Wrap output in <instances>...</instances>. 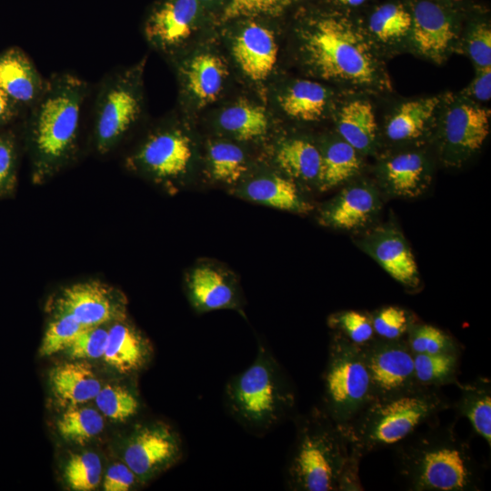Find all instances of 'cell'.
Listing matches in <instances>:
<instances>
[{
  "label": "cell",
  "mask_w": 491,
  "mask_h": 491,
  "mask_svg": "<svg viewBox=\"0 0 491 491\" xmlns=\"http://www.w3.org/2000/svg\"><path fill=\"white\" fill-rule=\"evenodd\" d=\"M455 421L439 419L417 429L392 448L398 478L410 491H479L484 471Z\"/></svg>",
  "instance_id": "cell-1"
},
{
  "label": "cell",
  "mask_w": 491,
  "mask_h": 491,
  "mask_svg": "<svg viewBox=\"0 0 491 491\" xmlns=\"http://www.w3.org/2000/svg\"><path fill=\"white\" fill-rule=\"evenodd\" d=\"M88 95V83L75 74L56 72L46 77L43 94L29 108L27 124L35 183L52 178L75 157Z\"/></svg>",
  "instance_id": "cell-2"
},
{
  "label": "cell",
  "mask_w": 491,
  "mask_h": 491,
  "mask_svg": "<svg viewBox=\"0 0 491 491\" xmlns=\"http://www.w3.org/2000/svg\"><path fill=\"white\" fill-rule=\"evenodd\" d=\"M452 403L441 388L417 386L407 392L371 399L342 426L350 447L362 456L393 447L422 426L438 419Z\"/></svg>",
  "instance_id": "cell-3"
},
{
  "label": "cell",
  "mask_w": 491,
  "mask_h": 491,
  "mask_svg": "<svg viewBox=\"0 0 491 491\" xmlns=\"http://www.w3.org/2000/svg\"><path fill=\"white\" fill-rule=\"evenodd\" d=\"M224 399L231 417L256 436L268 433L288 418L296 402L287 375L260 342L252 364L225 384Z\"/></svg>",
  "instance_id": "cell-4"
},
{
  "label": "cell",
  "mask_w": 491,
  "mask_h": 491,
  "mask_svg": "<svg viewBox=\"0 0 491 491\" xmlns=\"http://www.w3.org/2000/svg\"><path fill=\"white\" fill-rule=\"evenodd\" d=\"M296 436L285 470L292 491H338L351 448L343 426L320 406L296 416Z\"/></svg>",
  "instance_id": "cell-5"
},
{
  "label": "cell",
  "mask_w": 491,
  "mask_h": 491,
  "mask_svg": "<svg viewBox=\"0 0 491 491\" xmlns=\"http://www.w3.org/2000/svg\"><path fill=\"white\" fill-rule=\"evenodd\" d=\"M302 47L309 66L326 80L364 88L386 83L371 43L345 18L314 22L303 35Z\"/></svg>",
  "instance_id": "cell-6"
},
{
  "label": "cell",
  "mask_w": 491,
  "mask_h": 491,
  "mask_svg": "<svg viewBox=\"0 0 491 491\" xmlns=\"http://www.w3.org/2000/svg\"><path fill=\"white\" fill-rule=\"evenodd\" d=\"M323 411L346 425L372 399V387L362 349L332 334L322 376Z\"/></svg>",
  "instance_id": "cell-7"
},
{
  "label": "cell",
  "mask_w": 491,
  "mask_h": 491,
  "mask_svg": "<svg viewBox=\"0 0 491 491\" xmlns=\"http://www.w3.org/2000/svg\"><path fill=\"white\" fill-rule=\"evenodd\" d=\"M142 112L141 67L114 70L99 83L93 111V143L99 155L110 153Z\"/></svg>",
  "instance_id": "cell-8"
},
{
  "label": "cell",
  "mask_w": 491,
  "mask_h": 491,
  "mask_svg": "<svg viewBox=\"0 0 491 491\" xmlns=\"http://www.w3.org/2000/svg\"><path fill=\"white\" fill-rule=\"evenodd\" d=\"M182 456L179 434L162 421L135 426L122 453L123 461L143 484L175 466Z\"/></svg>",
  "instance_id": "cell-9"
},
{
  "label": "cell",
  "mask_w": 491,
  "mask_h": 491,
  "mask_svg": "<svg viewBox=\"0 0 491 491\" xmlns=\"http://www.w3.org/2000/svg\"><path fill=\"white\" fill-rule=\"evenodd\" d=\"M193 157L191 139L181 129L164 126L151 133L127 157L126 165L158 182L181 177Z\"/></svg>",
  "instance_id": "cell-10"
},
{
  "label": "cell",
  "mask_w": 491,
  "mask_h": 491,
  "mask_svg": "<svg viewBox=\"0 0 491 491\" xmlns=\"http://www.w3.org/2000/svg\"><path fill=\"white\" fill-rule=\"evenodd\" d=\"M361 349L370 378L372 399L396 396L417 386L414 356L405 340L376 337Z\"/></svg>",
  "instance_id": "cell-11"
},
{
  "label": "cell",
  "mask_w": 491,
  "mask_h": 491,
  "mask_svg": "<svg viewBox=\"0 0 491 491\" xmlns=\"http://www.w3.org/2000/svg\"><path fill=\"white\" fill-rule=\"evenodd\" d=\"M126 305L119 290L87 281L63 288L52 304V311L68 314L84 327H91L126 319Z\"/></svg>",
  "instance_id": "cell-12"
},
{
  "label": "cell",
  "mask_w": 491,
  "mask_h": 491,
  "mask_svg": "<svg viewBox=\"0 0 491 491\" xmlns=\"http://www.w3.org/2000/svg\"><path fill=\"white\" fill-rule=\"evenodd\" d=\"M199 0H163L147 16L144 33L155 48L173 53L190 37L200 16Z\"/></svg>",
  "instance_id": "cell-13"
},
{
  "label": "cell",
  "mask_w": 491,
  "mask_h": 491,
  "mask_svg": "<svg viewBox=\"0 0 491 491\" xmlns=\"http://www.w3.org/2000/svg\"><path fill=\"white\" fill-rule=\"evenodd\" d=\"M489 110L468 104L447 110L442 145L448 160L458 163L481 148L489 133Z\"/></svg>",
  "instance_id": "cell-14"
},
{
  "label": "cell",
  "mask_w": 491,
  "mask_h": 491,
  "mask_svg": "<svg viewBox=\"0 0 491 491\" xmlns=\"http://www.w3.org/2000/svg\"><path fill=\"white\" fill-rule=\"evenodd\" d=\"M360 246L404 286L416 289L420 283L415 257L402 234L393 227H380L367 234Z\"/></svg>",
  "instance_id": "cell-15"
},
{
  "label": "cell",
  "mask_w": 491,
  "mask_h": 491,
  "mask_svg": "<svg viewBox=\"0 0 491 491\" xmlns=\"http://www.w3.org/2000/svg\"><path fill=\"white\" fill-rule=\"evenodd\" d=\"M411 15L410 32L416 50L435 61L444 59L455 39L454 26L448 15L430 1L418 2Z\"/></svg>",
  "instance_id": "cell-16"
},
{
  "label": "cell",
  "mask_w": 491,
  "mask_h": 491,
  "mask_svg": "<svg viewBox=\"0 0 491 491\" xmlns=\"http://www.w3.org/2000/svg\"><path fill=\"white\" fill-rule=\"evenodd\" d=\"M153 356L150 341L126 319L114 322L107 329L104 361L121 375L145 369Z\"/></svg>",
  "instance_id": "cell-17"
},
{
  "label": "cell",
  "mask_w": 491,
  "mask_h": 491,
  "mask_svg": "<svg viewBox=\"0 0 491 491\" xmlns=\"http://www.w3.org/2000/svg\"><path fill=\"white\" fill-rule=\"evenodd\" d=\"M46 77L18 48L0 54V88L19 106L30 108L41 96Z\"/></svg>",
  "instance_id": "cell-18"
},
{
  "label": "cell",
  "mask_w": 491,
  "mask_h": 491,
  "mask_svg": "<svg viewBox=\"0 0 491 491\" xmlns=\"http://www.w3.org/2000/svg\"><path fill=\"white\" fill-rule=\"evenodd\" d=\"M233 53L244 74L252 80L261 81L273 71L277 58V45L271 30L252 23L235 37Z\"/></svg>",
  "instance_id": "cell-19"
},
{
  "label": "cell",
  "mask_w": 491,
  "mask_h": 491,
  "mask_svg": "<svg viewBox=\"0 0 491 491\" xmlns=\"http://www.w3.org/2000/svg\"><path fill=\"white\" fill-rule=\"evenodd\" d=\"M376 191L366 184L345 188L324 209L323 222L334 228L351 230L364 226L379 209Z\"/></svg>",
  "instance_id": "cell-20"
},
{
  "label": "cell",
  "mask_w": 491,
  "mask_h": 491,
  "mask_svg": "<svg viewBox=\"0 0 491 491\" xmlns=\"http://www.w3.org/2000/svg\"><path fill=\"white\" fill-rule=\"evenodd\" d=\"M178 69L187 95L200 105L216 99L227 76L223 60L210 52L189 57L179 65Z\"/></svg>",
  "instance_id": "cell-21"
},
{
  "label": "cell",
  "mask_w": 491,
  "mask_h": 491,
  "mask_svg": "<svg viewBox=\"0 0 491 491\" xmlns=\"http://www.w3.org/2000/svg\"><path fill=\"white\" fill-rule=\"evenodd\" d=\"M49 383L53 396L65 407L95 399L102 387L92 366L83 360L63 363L52 368Z\"/></svg>",
  "instance_id": "cell-22"
},
{
  "label": "cell",
  "mask_w": 491,
  "mask_h": 491,
  "mask_svg": "<svg viewBox=\"0 0 491 491\" xmlns=\"http://www.w3.org/2000/svg\"><path fill=\"white\" fill-rule=\"evenodd\" d=\"M189 300L198 312L235 308L239 305L234 284L223 274L208 266L194 269L187 279Z\"/></svg>",
  "instance_id": "cell-23"
},
{
  "label": "cell",
  "mask_w": 491,
  "mask_h": 491,
  "mask_svg": "<svg viewBox=\"0 0 491 491\" xmlns=\"http://www.w3.org/2000/svg\"><path fill=\"white\" fill-rule=\"evenodd\" d=\"M381 175L386 189L402 197L418 195L429 181L426 161L416 152L398 154L387 159L382 165Z\"/></svg>",
  "instance_id": "cell-24"
},
{
  "label": "cell",
  "mask_w": 491,
  "mask_h": 491,
  "mask_svg": "<svg viewBox=\"0 0 491 491\" xmlns=\"http://www.w3.org/2000/svg\"><path fill=\"white\" fill-rule=\"evenodd\" d=\"M460 395L452 406L458 417H466L474 431L491 446V382L478 376L468 383L456 386Z\"/></svg>",
  "instance_id": "cell-25"
},
{
  "label": "cell",
  "mask_w": 491,
  "mask_h": 491,
  "mask_svg": "<svg viewBox=\"0 0 491 491\" xmlns=\"http://www.w3.org/2000/svg\"><path fill=\"white\" fill-rule=\"evenodd\" d=\"M341 138L357 152L370 151L376 142V123L370 103L354 100L345 105L337 117Z\"/></svg>",
  "instance_id": "cell-26"
},
{
  "label": "cell",
  "mask_w": 491,
  "mask_h": 491,
  "mask_svg": "<svg viewBox=\"0 0 491 491\" xmlns=\"http://www.w3.org/2000/svg\"><path fill=\"white\" fill-rule=\"evenodd\" d=\"M244 194L255 202L293 212H306L310 205L305 202L296 185L279 175H266L251 180L244 187Z\"/></svg>",
  "instance_id": "cell-27"
},
{
  "label": "cell",
  "mask_w": 491,
  "mask_h": 491,
  "mask_svg": "<svg viewBox=\"0 0 491 491\" xmlns=\"http://www.w3.org/2000/svg\"><path fill=\"white\" fill-rule=\"evenodd\" d=\"M279 102L287 115L302 121H315L323 115L328 95L317 82L297 80L280 96Z\"/></svg>",
  "instance_id": "cell-28"
},
{
  "label": "cell",
  "mask_w": 491,
  "mask_h": 491,
  "mask_svg": "<svg viewBox=\"0 0 491 491\" xmlns=\"http://www.w3.org/2000/svg\"><path fill=\"white\" fill-rule=\"evenodd\" d=\"M276 162L288 175L302 180H318L321 170V151L302 138L284 141L276 151Z\"/></svg>",
  "instance_id": "cell-29"
},
{
  "label": "cell",
  "mask_w": 491,
  "mask_h": 491,
  "mask_svg": "<svg viewBox=\"0 0 491 491\" xmlns=\"http://www.w3.org/2000/svg\"><path fill=\"white\" fill-rule=\"evenodd\" d=\"M438 104V97L421 98L403 104L387 123V136L393 141L418 137L426 129Z\"/></svg>",
  "instance_id": "cell-30"
},
{
  "label": "cell",
  "mask_w": 491,
  "mask_h": 491,
  "mask_svg": "<svg viewBox=\"0 0 491 491\" xmlns=\"http://www.w3.org/2000/svg\"><path fill=\"white\" fill-rule=\"evenodd\" d=\"M318 178L322 189L336 186L354 176L361 166L357 151L343 139L329 142L321 152Z\"/></svg>",
  "instance_id": "cell-31"
},
{
  "label": "cell",
  "mask_w": 491,
  "mask_h": 491,
  "mask_svg": "<svg viewBox=\"0 0 491 491\" xmlns=\"http://www.w3.org/2000/svg\"><path fill=\"white\" fill-rule=\"evenodd\" d=\"M462 353L418 354L414 356L417 386L441 388L460 383L458 379Z\"/></svg>",
  "instance_id": "cell-32"
},
{
  "label": "cell",
  "mask_w": 491,
  "mask_h": 491,
  "mask_svg": "<svg viewBox=\"0 0 491 491\" xmlns=\"http://www.w3.org/2000/svg\"><path fill=\"white\" fill-rule=\"evenodd\" d=\"M220 127L236 139L252 140L263 136L268 129L265 110L247 102L224 109L218 118Z\"/></svg>",
  "instance_id": "cell-33"
},
{
  "label": "cell",
  "mask_w": 491,
  "mask_h": 491,
  "mask_svg": "<svg viewBox=\"0 0 491 491\" xmlns=\"http://www.w3.org/2000/svg\"><path fill=\"white\" fill-rule=\"evenodd\" d=\"M56 426L63 439L84 445L103 431L104 419L96 409L78 405L66 407Z\"/></svg>",
  "instance_id": "cell-34"
},
{
  "label": "cell",
  "mask_w": 491,
  "mask_h": 491,
  "mask_svg": "<svg viewBox=\"0 0 491 491\" xmlns=\"http://www.w3.org/2000/svg\"><path fill=\"white\" fill-rule=\"evenodd\" d=\"M94 400L102 415L117 422L136 416L141 408L136 392L123 385L102 386Z\"/></svg>",
  "instance_id": "cell-35"
},
{
  "label": "cell",
  "mask_w": 491,
  "mask_h": 491,
  "mask_svg": "<svg viewBox=\"0 0 491 491\" xmlns=\"http://www.w3.org/2000/svg\"><path fill=\"white\" fill-rule=\"evenodd\" d=\"M412 26V15L401 5L386 4L371 15L368 28L379 41L392 43L400 40Z\"/></svg>",
  "instance_id": "cell-36"
},
{
  "label": "cell",
  "mask_w": 491,
  "mask_h": 491,
  "mask_svg": "<svg viewBox=\"0 0 491 491\" xmlns=\"http://www.w3.org/2000/svg\"><path fill=\"white\" fill-rule=\"evenodd\" d=\"M208 161L213 177L227 184L239 180L247 169L246 158L242 149L228 142L211 144Z\"/></svg>",
  "instance_id": "cell-37"
},
{
  "label": "cell",
  "mask_w": 491,
  "mask_h": 491,
  "mask_svg": "<svg viewBox=\"0 0 491 491\" xmlns=\"http://www.w3.org/2000/svg\"><path fill=\"white\" fill-rule=\"evenodd\" d=\"M405 341L413 355L462 353L463 350L459 342L448 333L420 322L410 327Z\"/></svg>",
  "instance_id": "cell-38"
},
{
  "label": "cell",
  "mask_w": 491,
  "mask_h": 491,
  "mask_svg": "<svg viewBox=\"0 0 491 491\" xmlns=\"http://www.w3.org/2000/svg\"><path fill=\"white\" fill-rule=\"evenodd\" d=\"M328 326L346 342L363 348L376 338L371 315L356 310H344L331 315Z\"/></svg>",
  "instance_id": "cell-39"
},
{
  "label": "cell",
  "mask_w": 491,
  "mask_h": 491,
  "mask_svg": "<svg viewBox=\"0 0 491 491\" xmlns=\"http://www.w3.org/2000/svg\"><path fill=\"white\" fill-rule=\"evenodd\" d=\"M64 476L72 490H94L102 478L100 457L93 452L72 455L65 464Z\"/></svg>",
  "instance_id": "cell-40"
},
{
  "label": "cell",
  "mask_w": 491,
  "mask_h": 491,
  "mask_svg": "<svg viewBox=\"0 0 491 491\" xmlns=\"http://www.w3.org/2000/svg\"><path fill=\"white\" fill-rule=\"evenodd\" d=\"M85 327L72 316L53 312L39 347L42 356H49L66 350Z\"/></svg>",
  "instance_id": "cell-41"
},
{
  "label": "cell",
  "mask_w": 491,
  "mask_h": 491,
  "mask_svg": "<svg viewBox=\"0 0 491 491\" xmlns=\"http://www.w3.org/2000/svg\"><path fill=\"white\" fill-rule=\"evenodd\" d=\"M376 337L386 340H406L410 327L416 322L411 314L396 306H384L371 315Z\"/></svg>",
  "instance_id": "cell-42"
},
{
  "label": "cell",
  "mask_w": 491,
  "mask_h": 491,
  "mask_svg": "<svg viewBox=\"0 0 491 491\" xmlns=\"http://www.w3.org/2000/svg\"><path fill=\"white\" fill-rule=\"evenodd\" d=\"M107 340V329L98 326L85 327L66 349L75 360L103 357Z\"/></svg>",
  "instance_id": "cell-43"
},
{
  "label": "cell",
  "mask_w": 491,
  "mask_h": 491,
  "mask_svg": "<svg viewBox=\"0 0 491 491\" xmlns=\"http://www.w3.org/2000/svg\"><path fill=\"white\" fill-rule=\"evenodd\" d=\"M16 151L14 139L0 135V195H6L15 183Z\"/></svg>",
  "instance_id": "cell-44"
},
{
  "label": "cell",
  "mask_w": 491,
  "mask_h": 491,
  "mask_svg": "<svg viewBox=\"0 0 491 491\" xmlns=\"http://www.w3.org/2000/svg\"><path fill=\"white\" fill-rule=\"evenodd\" d=\"M467 51L480 68L491 67V31L485 24L476 25L467 39Z\"/></svg>",
  "instance_id": "cell-45"
},
{
  "label": "cell",
  "mask_w": 491,
  "mask_h": 491,
  "mask_svg": "<svg viewBox=\"0 0 491 491\" xmlns=\"http://www.w3.org/2000/svg\"><path fill=\"white\" fill-rule=\"evenodd\" d=\"M289 0H231L223 19L252 14H275L283 9Z\"/></svg>",
  "instance_id": "cell-46"
},
{
  "label": "cell",
  "mask_w": 491,
  "mask_h": 491,
  "mask_svg": "<svg viewBox=\"0 0 491 491\" xmlns=\"http://www.w3.org/2000/svg\"><path fill=\"white\" fill-rule=\"evenodd\" d=\"M139 485H143V483L123 461L116 462L108 467L103 482V488L105 491H127Z\"/></svg>",
  "instance_id": "cell-47"
},
{
  "label": "cell",
  "mask_w": 491,
  "mask_h": 491,
  "mask_svg": "<svg viewBox=\"0 0 491 491\" xmlns=\"http://www.w3.org/2000/svg\"><path fill=\"white\" fill-rule=\"evenodd\" d=\"M362 457L361 455L351 449L339 478L338 491H361L364 489L358 474Z\"/></svg>",
  "instance_id": "cell-48"
},
{
  "label": "cell",
  "mask_w": 491,
  "mask_h": 491,
  "mask_svg": "<svg viewBox=\"0 0 491 491\" xmlns=\"http://www.w3.org/2000/svg\"><path fill=\"white\" fill-rule=\"evenodd\" d=\"M473 95L480 101H487L491 96V67L480 69L470 88Z\"/></svg>",
  "instance_id": "cell-49"
},
{
  "label": "cell",
  "mask_w": 491,
  "mask_h": 491,
  "mask_svg": "<svg viewBox=\"0 0 491 491\" xmlns=\"http://www.w3.org/2000/svg\"><path fill=\"white\" fill-rule=\"evenodd\" d=\"M17 105L0 88V126L9 122L17 111Z\"/></svg>",
  "instance_id": "cell-50"
},
{
  "label": "cell",
  "mask_w": 491,
  "mask_h": 491,
  "mask_svg": "<svg viewBox=\"0 0 491 491\" xmlns=\"http://www.w3.org/2000/svg\"><path fill=\"white\" fill-rule=\"evenodd\" d=\"M344 5L356 6L363 4L366 0H338Z\"/></svg>",
  "instance_id": "cell-51"
},
{
  "label": "cell",
  "mask_w": 491,
  "mask_h": 491,
  "mask_svg": "<svg viewBox=\"0 0 491 491\" xmlns=\"http://www.w3.org/2000/svg\"><path fill=\"white\" fill-rule=\"evenodd\" d=\"M199 1H200V3H202V2L203 3H208V2H213L215 0H199Z\"/></svg>",
  "instance_id": "cell-52"
}]
</instances>
